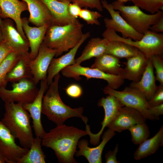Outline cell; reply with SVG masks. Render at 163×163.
<instances>
[{"label": "cell", "mask_w": 163, "mask_h": 163, "mask_svg": "<svg viewBox=\"0 0 163 163\" xmlns=\"http://www.w3.org/2000/svg\"><path fill=\"white\" fill-rule=\"evenodd\" d=\"M21 55L12 52L0 65V88H6L7 82L6 78L18 60Z\"/></svg>", "instance_id": "4dcf8cb0"}, {"label": "cell", "mask_w": 163, "mask_h": 163, "mask_svg": "<svg viewBox=\"0 0 163 163\" xmlns=\"http://www.w3.org/2000/svg\"><path fill=\"white\" fill-rule=\"evenodd\" d=\"M163 145V126L152 137L139 144L134 154L135 160H139L154 154Z\"/></svg>", "instance_id": "d4e9b609"}, {"label": "cell", "mask_w": 163, "mask_h": 163, "mask_svg": "<svg viewBox=\"0 0 163 163\" xmlns=\"http://www.w3.org/2000/svg\"><path fill=\"white\" fill-rule=\"evenodd\" d=\"M1 9L0 8V27L1 26V24H2V19L1 18V17H0V14H1Z\"/></svg>", "instance_id": "c3c4849f"}, {"label": "cell", "mask_w": 163, "mask_h": 163, "mask_svg": "<svg viewBox=\"0 0 163 163\" xmlns=\"http://www.w3.org/2000/svg\"><path fill=\"white\" fill-rule=\"evenodd\" d=\"M102 0H70L72 2L79 5L81 8H95L100 11H102L103 9L101 3Z\"/></svg>", "instance_id": "d590c367"}, {"label": "cell", "mask_w": 163, "mask_h": 163, "mask_svg": "<svg viewBox=\"0 0 163 163\" xmlns=\"http://www.w3.org/2000/svg\"><path fill=\"white\" fill-rule=\"evenodd\" d=\"M153 67L151 59H148L145 69L140 80L137 82H132L130 84V86L139 90L148 101L152 97L157 87Z\"/></svg>", "instance_id": "603a6c76"}, {"label": "cell", "mask_w": 163, "mask_h": 163, "mask_svg": "<svg viewBox=\"0 0 163 163\" xmlns=\"http://www.w3.org/2000/svg\"><path fill=\"white\" fill-rule=\"evenodd\" d=\"M117 0L120 2L123 3H124L129 1H131L132 0Z\"/></svg>", "instance_id": "f6af8a7d"}, {"label": "cell", "mask_w": 163, "mask_h": 163, "mask_svg": "<svg viewBox=\"0 0 163 163\" xmlns=\"http://www.w3.org/2000/svg\"><path fill=\"white\" fill-rule=\"evenodd\" d=\"M27 4L30 14L28 18L29 23L39 27L46 25H55L49 10L40 0H21Z\"/></svg>", "instance_id": "ffe728a7"}, {"label": "cell", "mask_w": 163, "mask_h": 163, "mask_svg": "<svg viewBox=\"0 0 163 163\" xmlns=\"http://www.w3.org/2000/svg\"><path fill=\"white\" fill-rule=\"evenodd\" d=\"M12 52V51L10 47L3 40L0 45V65Z\"/></svg>", "instance_id": "b9f144b4"}, {"label": "cell", "mask_w": 163, "mask_h": 163, "mask_svg": "<svg viewBox=\"0 0 163 163\" xmlns=\"http://www.w3.org/2000/svg\"><path fill=\"white\" fill-rule=\"evenodd\" d=\"M102 36L109 41L121 42L137 48L147 59L154 55L162 56L163 55V34L162 33H156L149 30L143 34L141 39L135 40L123 38L113 29L106 28Z\"/></svg>", "instance_id": "5b68a950"}, {"label": "cell", "mask_w": 163, "mask_h": 163, "mask_svg": "<svg viewBox=\"0 0 163 163\" xmlns=\"http://www.w3.org/2000/svg\"><path fill=\"white\" fill-rule=\"evenodd\" d=\"M40 0L44 3L49 10L55 25H63L78 21L77 19L72 17L69 13L68 5L69 2L58 0Z\"/></svg>", "instance_id": "cb8c5ba5"}, {"label": "cell", "mask_w": 163, "mask_h": 163, "mask_svg": "<svg viewBox=\"0 0 163 163\" xmlns=\"http://www.w3.org/2000/svg\"><path fill=\"white\" fill-rule=\"evenodd\" d=\"M149 30L156 33L163 32V16L150 27Z\"/></svg>", "instance_id": "7bdbcfd3"}, {"label": "cell", "mask_w": 163, "mask_h": 163, "mask_svg": "<svg viewBox=\"0 0 163 163\" xmlns=\"http://www.w3.org/2000/svg\"><path fill=\"white\" fill-rule=\"evenodd\" d=\"M0 29L3 40L12 52L22 55L29 53V44L15 27L13 21L9 18L2 20Z\"/></svg>", "instance_id": "4fadbf2b"}, {"label": "cell", "mask_w": 163, "mask_h": 163, "mask_svg": "<svg viewBox=\"0 0 163 163\" xmlns=\"http://www.w3.org/2000/svg\"><path fill=\"white\" fill-rule=\"evenodd\" d=\"M0 8L1 18L12 20L15 22L16 28L21 36L27 39L22 28L21 17L23 12L28 11L26 3L19 0H0Z\"/></svg>", "instance_id": "d6986e66"}, {"label": "cell", "mask_w": 163, "mask_h": 163, "mask_svg": "<svg viewBox=\"0 0 163 163\" xmlns=\"http://www.w3.org/2000/svg\"><path fill=\"white\" fill-rule=\"evenodd\" d=\"M120 62L119 58L105 53L96 57L91 67L107 74L121 76L123 68L121 67Z\"/></svg>", "instance_id": "83f0119b"}, {"label": "cell", "mask_w": 163, "mask_h": 163, "mask_svg": "<svg viewBox=\"0 0 163 163\" xmlns=\"http://www.w3.org/2000/svg\"><path fill=\"white\" fill-rule=\"evenodd\" d=\"M61 72L64 77L73 78L76 80L80 79L81 76L85 77L87 79L91 78L103 79L107 82L108 86L114 89L120 88L124 81L120 75L107 74L96 68L83 67L76 63L66 67Z\"/></svg>", "instance_id": "9c48e42d"}, {"label": "cell", "mask_w": 163, "mask_h": 163, "mask_svg": "<svg viewBox=\"0 0 163 163\" xmlns=\"http://www.w3.org/2000/svg\"><path fill=\"white\" fill-rule=\"evenodd\" d=\"M81 7L78 4L75 3H69L68 5L69 13L72 17L77 19L79 17Z\"/></svg>", "instance_id": "ab89813d"}, {"label": "cell", "mask_w": 163, "mask_h": 163, "mask_svg": "<svg viewBox=\"0 0 163 163\" xmlns=\"http://www.w3.org/2000/svg\"><path fill=\"white\" fill-rule=\"evenodd\" d=\"M84 25L78 21L63 25H53L48 27L43 43L48 47L55 50L56 56L74 47L83 35Z\"/></svg>", "instance_id": "277c9868"}, {"label": "cell", "mask_w": 163, "mask_h": 163, "mask_svg": "<svg viewBox=\"0 0 163 163\" xmlns=\"http://www.w3.org/2000/svg\"><path fill=\"white\" fill-rule=\"evenodd\" d=\"M98 12L91 11L87 8L82 9L79 17L87 24L100 25V23L98 19L102 17Z\"/></svg>", "instance_id": "836d02e7"}, {"label": "cell", "mask_w": 163, "mask_h": 163, "mask_svg": "<svg viewBox=\"0 0 163 163\" xmlns=\"http://www.w3.org/2000/svg\"><path fill=\"white\" fill-rule=\"evenodd\" d=\"M101 3L103 7L107 10L111 18H105L104 21L106 28L113 29L116 32L121 34L122 37L133 40H140L143 34L139 33L132 28L120 15V12L113 9L111 4L106 0H102Z\"/></svg>", "instance_id": "7c38bea8"}, {"label": "cell", "mask_w": 163, "mask_h": 163, "mask_svg": "<svg viewBox=\"0 0 163 163\" xmlns=\"http://www.w3.org/2000/svg\"><path fill=\"white\" fill-rule=\"evenodd\" d=\"M155 69L156 79L163 84V59L162 56L155 55L150 58Z\"/></svg>", "instance_id": "e575fe53"}, {"label": "cell", "mask_w": 163, "mask_h": 163, "mask_svg": "<svg viewBox=\"0 0 163 163\" xmlns=\"http://www.w3.org/2000/svg\"><path fill=\"white\" fill-rule=\"evenodd\" d=\"M108 40L105 38L93 37L88 41L80 56L75 59V63L80 64L86 60L97 57L105 53Z\"/></svg>", "instance_id": "484cf974"}, {"label": "cell", "mask_w": 163, "mask_h": 163, "mask_svg": "<svg viewBox=\"0 0 163 163\" xmlns=\"http://www.w3.org/2000/svg\"><path fill=\"white\" fill-rule=\"evenodd\" d=\"M115 132L108 129L103 133L102 141L96 147L91 148L88 146L87 140L82 139L79 141L75 155L78 157H85L89 163H101L102 162V154L104 149L107 142L115 135Z\"/></svg>", "instance_id": "ac0fdd59"}, {"label": "cell", "mask_w": 163, "mask_h": 163, "mask_svg": "<svg viewBox=\"0 0 163 163\" xmlns=\"http://www.w3.org/2000/svg\"><path fill=\"white\" fill-rule=\"evenodd\" d=\"M48 86L46 80H41L38 94L34 101L30 103L22 104L23 108L28 112L32 119V127L36 137L42 139L46 133L41 122L42 101Z\"/></svg>", "instance_id": "2e32d148"}, {"label": "cell", "mask_w": 163, "mask_h": 163, "mask_svg": "<svg viewBox=\"0 0 163 163\" xmlns=\"http://www.w3.org/2000/svg\"><path fill=\"white\" fill-rule=\"evenodd\" d=\"M118 151V145L117 144L114 149L109 151L105 155V162L107 163H119L117 160V155Z\"/></svg>", "instance_id": "f35d334b"}, {"label": "cell", "mask_w": 163, "mask_h": 163, "mask_svg": "<svg viewBox=\"0 0 163 163\" xmlns=\"http://www.w3.org/2000/svg\"><path fill=\"white\" fill-rule=\"evenodd\" d=\"M149 110L150 114L154 120H159V117L163 114V103L150 107Z\"/></svg>", "instance_id": "60d3db41"}, {"label": "cell", "mask_w": 163, "mask_h": 163, "mask_svg": "<svg viewBox=\"0 0 163 163\" xmlns=\"http://www.w3.org/2000/svg\"><path fill=\"white\" fill-rule=\"evenodd\" d=\"M104 93L116 97L124 105L135 109L140 112L146 119L154 120L150 114V107L144 94L138 89L127 87L122 91H118L108 86L103 89Z\"/></svg>", "instance_id": "ba28073f"}, {"label": "cell", "mask_w": 163, "mask_h": 163, "mask_svg": "<svg viewBox=\"0 0 163 163\" xmlns=\"http://www.w3.org/2000/svg\"><path fill=\"white\" fill-rule=\"evenodd\" d=\"M130 133L132 140L135 145H139L146 139L150 134V131L145 122L134 125L128 129Z\"/></svg>", "instance_id": "1f68e13d"}, {"label": "cell", "mask_w": 163, "mask_h": 163, "mask_svg": "<svg viewBox=\"0 0 163 163\" xmlns=\"http://www.w3.org/2000/svg\"><path fill=\"white\" fill-rule=\"evenodd\" d=\"M111 4L113 9L120 12L122 17L132 28L143 34L163 16L162 11L159 10L155 14H148L136 5H125L124 3L117 0Z\"/></svg>", "instance_id": "8992f818"}, {"label": "cell", "mask_w": 163, "mask_h": 163, "mask_svg": "<svg viewBox=\"0 0 163 163\" xmlns=\"http://www.w3.org/2000/svg\"><path fill=\"white\" fill-rule=\"evenodd\" d=\"M146 119L137 110L123 106L107 127L115 132H121L134 125L145 122Z\"/></svg>", "instance_id": "9a60e30c"}, {"label": "cell", "mask_w": 163, "mask_h": 163, "mask_svg": "<svg viewBox=\"0 0 163 163\" xmlns=\"http://www.w3.org/2000/svg\"><path fill=\"white\" fill-rule=\"evenodd\" d=\"M121 75L124 79L137 82L140 79L145 69L148 59L140 51L137 54L126 59Z\"/></svg>", "instance_id": "7402d4cb"}, {"label": "cell", "mask_w": 163, "mask_h": 163, "mask_svg": "<svg viewBox=\"0 0 163 163\" xmlns=\"http://www.w3.org/2000/svg\"><path fill=\"white\" fill-rule=\"evenodd\" d=\"M67 94L70 97L77 98L81 96L82 89L81 86L76 84H72L65 89Z\"/></svg>", "instance_id": "74e56055"}, {"label": "cell", "mask_w": 163, "mask_h": 163, "mask_svg": "<svg viewBox=\"0 0 163 163\" xmlns=\"http://www.w3.org/2000/svg\"><path fill=\"white\" fill-rule=\"evenodd\" d=\"M134 5L151 14L163 11V0H132Z\"/></svg>", "instance_id": "d6a6232c"}, {"label": "cell", "mask_w": 163, "mask_h": 163, "mask_svg": "<svg viewBox=\"0 0 163 163\" xmlns=\"http://www.w3.org/2000/svg\"><path fill=\"white\" fill-rule=\"evenodd\" d=\"M150 107L159 105L163 103V84H160L152 97L149 101Z\"/></svg>", "instance_id": "8d00e7d4"}, {"label": "cell", "mask_w": 163, "mask_h": 163, "mask_svg": "<svg viewBox=\"0 0 163 163\" xmlns=\"http://www.w3.org/2000/svg\"><path fill=\"white\" fill-rule=\"evenodd\" d=\"M11 90L0 88V97L5 103L15 102L22 104L32 102L39 91L32 78H23L12 83Z\"/></svg>", "instance_id": "52a82bcc"}, {"label": "cell", "mask_w": 163, "mask_h": 163, "mask_svg": "<svg viewBox=\"0 0 163 163\" xmlns=\"http://www.w3.org/2000/svg\"><path fill=\"white\" fill-rule=\"evenodd\" d=\"M46 133L42 139V145L52 149L59 163H77L74 155L79 139L87 135L83 130L63 124L56 125Z\"/></svg>", "instance_id": "6da1fadb"}, {"label": "cell", "mask_w": 163, "mask_h": 163, "mask_svg": "<svg viewBox=\"0 0 163 163\" xmlns=\"http://www.w3.org/2000/svg\"><path fill=\"white\" fill-rule=\"evenodd\" d=\"M21 22L23 30L29 43L30 49V56L33 59L38 54L48 26L46 25L39 27L30 26L28 18L26 17L21 18Z\"/></svg>", "instance_id": "44dd1931"}, {"label": "cell", "mask_w": 163, "mask_h": 163, "mask_svg": "<svg viewBox=\"0 0 163 163\" xmlns=\"http://www.w3.org/2000/svg\"><path fill=\"white\" fill-rule=\"evenodd\" d=\"M56 54L55 50L48 47L43 42L37 56L31 60L29 66L32 79L36 85L41 80H46L48 70Z\"/></svg>", "instance_id": "5bb4252c"}, {"label": "cell", "mask_w": 163, "mask_h": 163, "mask_svg": "<svg viewBox=\"0 0 163 163\" xmlns=\"http://www.w3.org/2000/svg\"><path fill=\"white\" fill-rule=\"evenodd\" d=\"M3 40L2 37V33L0 29V45L2 43Z\"/></svg>", "instance_id": "ee69618b"}, {"label": "cell", "mask_w": 163, "mask_h": 163, "mask_svg": "<svg viewBox=\"0 0 163 163\" xmlns=\"http://www.w3.org/2000/svg\"><path fill=\"white\" fill-rule=\"evenodd\" d=\"M60 77L59 73L54 77L43 96L42 113L56 125L63 124L66 120L72 117L80 118L85 123H87L88 119L83 115V107L72 108L62 101L58 89Z\"/></svg>", "instance_id": "7a4b0ae2"}, {"label": "cell", "mask_w": 163, "mask_h": 163, "mask_svg": "<svg viewBox=\"0 0 163 163\" xmlns=\"http://www.w3.org/2000/svg\"><path fill=\"white\" fill-rule=\"evenodd\" d=\"M139 52L137 48L125 43L108 40L105 53L119 59H126L137 54Z\"/></svg>", "instance_id": "f1b7e54d"}, {"label": "cell", "mask_w": 163, "mask_h": 163, "mask_svg": "<svg viewBox=\"0 0 163 163\" xmlns=\"http://www.w3.org/2000/svg\"><path fill=\"white\" fill-rule=\"evenodd\" d=\"M59 1L63 2H71V1L70 0H58Z\"/></svg>", "instance_id": "7dc6e473"}, {"label": "cell", "mask_w": 163, "mask_h": 163, "mask_svg": "<svg viewBox=\"0 0 163 163\" xmlns=\"http://www.w3.org/2000/svg\"><path fill=\"white\" fill-rule=\"evenodd\" d=\"M15 138L0 120V155L5 163H18L29 149L18 145Z\"/></svg>", "instance_id": "30bf717a"}, {"label": "cell", "mask_w": 163, "mask_h": 163, "mask_svg": "<svg viewBox=\"0 0 163 163\" xmlns=\"http://www.w3.org/2000/svg\"><path fill=\"white\" fill-rule=\"evenodd\" d=\"M31 60L29 53L21 55L15 65L6 76V80L7 82H17L25 78H32L29 66Z\"/></svg>", "instance_id": "4316f807"}, {"label": "cell", "mask_w": 163, "mask_h": 163, "mask_svg": "<svg viewBox=\"0 0 163 163\" xmlns=\"http://www.w3.org/2000/svg\"><path fill=\"white\" fill-rule=\"evenodd\" d=\"M5 163V161L3 159V158L2 157V156L0 155V163Z\"/></svg>", "instance_id": "bcb514c9"}, {"label": "cell", "mask_w": 163, "mask_h": 163, "mask_svg": "<svg viewBox=\"0 0 163 163\" xmlns=\"http://www.w3.org/2000/svg\"><path fill=\"white\" fill-rule=\"evenodd\" d=\"M97 105L102 107L104 110V117L101 122L102 127L99 132L96 134L92 133L90 127L87 123L86 125V131L90 137V142L94 145L98 144L100 138L106 127L114 118L120 108L124 105L115 97L108 94L106 97L101 98L98 101Z\"/></svg>", "instance_id": "8fae6325"}, {"label": "cell", "mask_w": 163, "mask_h": 163, "mask_svg": "<svg viewBox=\"0 0 163 163\" xmlns=\"http://www.w3.org/2000/svg\"><path fill=\"white\" fill-rule=\"evenodd\" d=\"M4 107L5 112L1 121L18 139L21 146L29 149L34 138L29 113L21 104L5 103Z\"/></svg>", "instance_id": "3957f363"}, {"label": "cell", "mask_w": 163, "mask_h": 163, "mask_svg": "<svg viewBox=\"0 0 163 163\" xmlns=\"http://www.w3.org/2000/svg\"><path fill=\"white\" fill-rule=\"evenodd\" d=\"M42 138L34 137L28 152L18 163H45L46 156L41 148Z\"/></svg>", "instance_id": "f546056e"}, {"label": "cell", "mask_w": 163, "mask_h": 163, "mask_svg": "<svg viewBox=\"0 0 163 163\" xmlns=\"http://www.w3.org/2000/svg\"><path fill=\"white\" fill-rule=\"evenodd\" d=\"M90 36L88 32L83 34L81 40L69 52L61 56L52 59L47 71L46 81L49 86L54 77L66 67L75 63V57L78 49L83 43Z\"/></svg>", "instance_id": "e0dca14e"}]
</instances>
